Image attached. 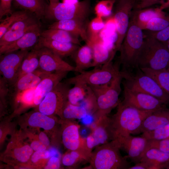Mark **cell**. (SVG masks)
<instances>
[{
  "mask_svg": "<svg viewBox=\"0 0 169 169\" xmlns=\"http://www.w3.org/2000/svg\"><path fill=\"white\" fill-rule=\"evenodd\" d=\"M140 0V1H141L142 0Z\"/></svg>",
  "mask_w": 169,
  "mask_h": 169,
  "instance_id": "91938a15",
  "label": "cell"
},
{
  "mask_svg": "<svg viewBox=\"0 0 169 169\" xmlns=\"http://www.w3.org/2000/svg\"><path fill=\"white\" fill-rule=\"evenodd\" d=\"M124 105L142 111H152L166 106L161 101L151 95L132 90L123 84Z\"/></svg>",
  "mask_w": 169,
  "mask_h": 169,
  "instance_id": "9a60e30c",
  "label": "cell"
},
{
  "mask_svg": "<svg viewBox=\"0 0 169 169\" xmlns=\"http://www.w3.org/2000/svg\"><path fill=\"white\" fill-rule=\"evenodd\" d=\"M142 30L130 18L128 29L119 50L120 55L118 63L122 64L125 69L137 68V59L144 39Z\"/></svg>",
  "mask_w": 169,
  "mask_h": 169,
  "instance_id": "277c9868",
  "label": "cell"
},
{
  "mask_svg": "<svg viewBox=\"0 0 169 169\" xmlns=\"http://www.w3.org/2000/svg\"><path fill=\"white\" fill-rule=\"evenodd\" d=\"M74 86L69 90L67 95V101L74 105H80L85 97L89 88L88 85L81 82H76Z\"/></svg>",
  "mask_w": 169,
  "mask_h": 169,
  "instance_id": "d590c367",
  "label": "cell"
},
{
  "mask_svg": "<svg viewBox=\"0 0 169 169\" xmlns=\"http://www.w3.org/2000/svg\"><path fill=\"white\" fill-rule=\"evenodd\" d=\"M40 29L29 32L14 42L0 47V55L34 47L41 35Z\"/></svg>",
  "mask_w": 169,
  "mask_h": 169,
  "instance_id": "cb8c5ba5",
  "label": "cell"
},
{
  "mask_svg": "<svg viewBox=\"0 0 169 169\" xmlns=\"http://www.w3.org/2000/svg\"><path fill=\"white\" fill-rule=\"evenodd\" d=\"M11 131V128L10 125L8 124L1 125L0 128V145L3 143L7 135L11 132H13Z\"/></svg>",
  "mask_w": 169,
  "mask_h": 169,
  "instance_id": "681fc988",
  "label": "cell"
},
{
  "mask_svg": "<svg viewBox=\"0 0 169 169\" xmlns=\"http://www.w3.org/2000/svg\"><path fill=\"white\" fill-rule=\"evenodd\" d=\"M138 26L142 30L156 32L162 30L169 26V15L162 17H156Z\"/></svg>",
  "mask_w": 169,
  "mask_h": 169,
  "instance_id": "ab89813d",
  "label": "cell"
},
{
  "mask_svg": "<svg viewBox=\"0 0 169 169\" xmlns=\"http://www.w3.org/2000/svg\"><path fill=\"white\" fill-rule=\"evenodd\" d=\"M29 16L27 11H18L13 12L9 16L1 20L0 23V38L8 29L16 22L24 19Z\"/></svg>",
  "mask_w": 169,
  "mask_h": 169,
  "instance_id": "74e56055",
  "label": "cell"
},
{
  "mask_svg": "<svg viewBox=\"0 0 169 169\" xmlns=\"http://www.w3.org/2000/svg\"><path fill=\"white\" fill-rule=\"evenodd\" d=\"M128 169H149V166L145 162L140 161L136 163L134 166H130Z\"/></svg>",
  "mask_w": 169,
  "mask_h": 169,
  "instance_id": "f5cc1de1",
  "label": "cell"
},
{
  "mask_svg": "<svg viewBox=\"0 0 169 169\" xmlns=\"http://www.w3.org/2000/svg\"><path fill=\"white\" fill-rule=\"evenodd\" d=\"M109 117L106 116L95 120L91 125V133L86 138L88 149L92 151L95 147L111 140L109 129Z\"/></svg>",
  "mask_w": 169,
  "mask_h": 169,
  "instance_id": "e0dca14e",
  "label": "cell"
},
{
  "mask_svg": "<svg viewBox=\"0 0 169 169\" xmlns=\"http://www.w3.org/2000/svg\"><path fill=\"white\" fill-rule=\"evenodd\" d=\"M87 19H70L56 21L48 28L63 29L81 38L86 43L89 41Z\"/></svg>",
  "mask_w": 169,
  "mask_h": 169,
  "instance_id": "7402d4cb",
  "label": "cell"
},
{
  "mask_svg": "<svg viewBox=\"0 0 169 169\" xmlns=\"http://www.w3.org/2000/svg\"><path fill=\"white\" fill-rule=\"evenodd\" d=\"M166 15V13L159 7L147 8L132 11L130 18L139 25L146 23L153 18L164 17Z\"/></svg>",
  "mask_w": 169,
  "mask_h": 169,
  "instance_id": "4dcf8cb0",
  "label": "cell"
},
{
  "mask_svg": "<svg viewBox=\"0 0 169 169\" xmlns=\"http://www.w3.org/2000/svg\"><path fill=\"white\" fill-rule=\"evenodd\" d=\"M166 69L169 72V65L167 68Z\"/></svg>",
  "mask_w": 169,
  "mask_h": 169,
  "instance_id": "6f0895ef",
  "label": "cell"
},
{
  "mask_svg": "<svg viewBox=\"0 0 169 169\" xmlns=\"http://www.w3.org/2000/svg\"><path fill=\"white\" fill-rule=\"evenodd\" d=\"M13 0H0V19L4 16L11 14L12 13L11 3Z\"/></svg>",
  "mask_w": 169,
  "mask_h": 169,
  "instance_id": "7dc6e473",
  "label": "cell"
},
{
  "mask_svg": "<svg viewBox=\"0 0 169 169\" xmlns=\"http://www.w3.org/2000/svg\"><path fill=\"white\" fill-rule=\"evenodd\" d=\"M148 140L142 136H133L131 135L127 137L120 142L121 148L127 154L125 156L136 163L140 161L146 147Z\"/></svg>",
  "mask_w": 169,
  "mask_h": 169,
  "instance_id": "ffe728a7",
  "label": "cell"
},
{
  "mask_svg": "<svg viewBox=\"0 0 169 169\" xmlns=\"http://www.w3.org/2000/svg\"><path fill=\"white\" fill-rule=\"evenodd\" d=\"M123 84L136 91L145 93L157 98L166 105L169 104V95L166 93L152 78L144 73L138 68L135 73L130 70L120 71Z\"/></svg>",
  "mask_w": 169,
  "mask_h": 169,
  "instance_id": "5b68a950",
  "label": "cell"
},
{
  "mask_svg": "<svg viewBox=\"0 0 169 169\" xmlns=\"http://www.w3.org/2000/svg\"><path fill=\"white\" fill-rule=\"evenodd\" d=\"M90 156L79 151L68 150L62 156L61 162L65 166H74L83 161H89Z\"/></svg>",
  "mask_w": 169,
  "mask_h": 169,
  "instance_id": "8d00e7d4",
  "label": "cell"
},
{
  "mask_svg": "<svg viewBox=\"0 0 169 169\" xmlns=\"http://www.w3.org/2000/svg\"><path fill=\"white\" fill-rule=\"evenodd\" d=\"M69 84L61 82L36 107L37 110L48 115H57L60 117L63 108L67 101Z\"/></svg>",
  "mask_w": 169,
  "mask_h": 169,
  "instance_id": "8fae6325",
  "label": "cell"
},
{
  "mask_svg": "<svg viewBox=\"0 0 169 169\" xmlns=\"http://www.w3.org/2000/svg\"><path fill=\"white\" fill-rule=\"evenodd\" d=\"M39 58V68L45 71H74L75 67L62 59V58L50 49L44 47L38 49Z\"/></svg>",
  "mask_w": 169,
  "mask_h": 169,
  "instance_id": "2e32d148",
  "label": "cell"
},
{
  "mask_svg": "<svg viewBox=\"0 0 169 169\" xmlns=\"http://www.w3.org/2000/svg\"><path fill=\"white\" fill-rule=\"evenodd\" d=\"M22 118L23 120L21 126L23 128L28 127L33 130L42 128L54 141H61L60 119L55 115H47L36 110L25 114Z\"/></svg>",
  "mask_w": 169,
  "mask_h": 169,
  "instance_id": "30bf717a",
  "label": "cell"
},
{
  "mask_svg": "<svg viewBox=\"0 0 169 169\" xmlns=\"http://www.w3.org/2000/svg\"><path fill=\"white\" fill-rule=\"evenodd\" d=\"M116 0H102L95 5L94 10L96 16L102 18L110 16Z\"/></svg>",
  "mask_w": 169,
  "mask_h": 169,
  "instance_id": "60d3db41",
  "label": "cell"
},
{
  "mask_svg": "<svg viewBox=\"0 0 169 169\" xmlns=\"http://www.w3.org/2000/svg\"><path fill=\"white\" fill-rule=\"evenodd\" d=\"M25 138L23 132L14 131L6 150L1 156V160L16 167L26 168L34 151Z\"/></svg>",
  "mask_w": 169,
  "mask_h": 169,
  "instance_id": "52a82bcc",
  "label": "cell"
},
{
  "mask_svg": "<svg viewBox=\"0 0 169 169\" xmlns=\"http://www.w3.org/2000/svg\"><path fill=\"white\" fill-rule=\"evenodd\" d=\"M148 140H160L169 138V123L153 131L142 133Z\"/></svg>",
  "mask_w": 169,
  "mask_h": 169,
  "instance_id": "b9f144b4",
  "label": "cell"
},
{
  "mask_svg": "<svg viewBox=\"0 0 169 169\" xmlns=\"http://www.w3.org/2000/svg\"><path fill=\"white\" fill-rule=\"evenodd\" d=\"M150 148H156L169 153V138L160 140H148L146 149Z\"/></svg>",
  "mask_w": 169,
  "mask_h": 169,
  "instance_id": "f6af8a7d",
  "label": "cell"
},
{
  "mask_svg": "<svg viewBox=\"0 0 169 169\" xmlns=\"http://www.w3.org/2000/svg\"><path fill=\"white\" fill-rule=\"evenodd\" d=\"M36 87L19 92L9 93V96L13 100L14 107L13 114H20L30 107H34V98Z\"/></svg>",
  "mask_w": 169,
  "mask_h": 169,
  "instance_id": "83f0119b",
  "label": "cell"
},
{
  "mask_svg": "<svg viewBox=\"0 0 169 169\" xmlns=\"http://www.w3.org/2000/svg\"><path fill=\"white\" fill-rule=\"evenodd\" d=\"M51 73L38 68L19 78L13 85L9 87V93L19 92L36 87L41 80Z\"/></svg>",
  "mask_w": 169,
  "mask_h": 169,
  "instance_id": "d4e9b609",
  "label": "cell"
},
{
  "mask_svg": "<svg viewBox=\"0 0 169 169\" xmlns=\"http://www.w3.org/2000/svg\"><path fill=\"white\" fill-rule=\"evenodd\" d=\"M105 26V22L102 18L96 16L93 18L88 23L87 26L89 39L99 36Z\"/></svg>",
  "mask_w": 169,
  "mask_h": 169,
  "instance_id": "ee69618b",
  "label": "cell"
},
{
  "mask_svg": "<svg viewBox=\"0 0 169 169\" xmlns=\"http://www.w3.org/2000/svg\"><path fill=\"white\" fill-rule=\"evenodd\" d=\"M79 46L72 43L60 42L46 38L40 35L33 48L38 49L46 48L62 58L72 56Z\"/></svg>",
  "mask_w": 169,
  "mask_h": 169,
  "instance_id": "603a6c76",
  "label": "cell"
},
{
  "mask_svg": "<svg viewBox=\"0 0 169 169\" xmlns=\"http://www.w3.org/2000/svg\"><path fill=\"white\" fill-rule=\"evenodd\" d=\"M28 51L20 50L0 55V74L9 87L17 80L22 62Z\"/></svg>",
  "mask_w": 169,
  "mask_h": 169,
  "instance_id": "5bb4252c",
  "label": "cell"
},
{
  "mask_svg": "<svg viewBox=\"0 0 169 169\" xmlns=\"http://www.w3.org/2000/svg\"><path fill=\"white\" fill-rule=\"evenodd\" d=\"M91 47L93 54L92 67L101 66L110 61H112L115 53L113 50L109 48L104 44L100 36L90 38L86 43Z\"/></svg>",
  "mask_w": 169,
  "mask_h": 169,
  "instance_id": "d6986e66",
  "label": "cell"
},
{
  "mask_svg": "<svg viewBox=\"0 0 169 169\" xmlns=\"http://www.w3.org/2000/svg\"><path fill=\"white\" fill-rule=\"evenodd\" d=\"M92 152L89 162L94 169H126L130 167L120 150L121 145L116 140H112L95 147Z\"/></svg>",
  "mask_w": 169,
  "mask_h": 169,
  "instance_id": "7a4b0ae2",
  "label": "cell"
},
{
  "mask_svg": "<svg viewBox=\"0 0 169 169\" xmlns=\"http://www.w3.org/2000/svg\"><path fill=\"white\" fill-rule=\"evenodd\" d=\"M80 104L86 109L88 115H93L97 111V105L96 97L90 86L85 97Z\"/></svg>",
  "mask_w": 169,
  "mask_h": 169,
  "instance_id": "7bdbcfd3",
  "label": "cell"
},
{
  "mask_svg": "<svg viewBox=\"0 0 169 169\" xmlns=\"http://www.w3.org/2000/svg\"><path fill=\"white\" fill-rule=\"evenodd\" d=\"M88 113L86 109L80 105H74L67 101L62 110L60 119L74 120L85 118Z\"/></svg>",
  "mask_w": 169,
  "mask_h": 169,
  "instance_id": "836d02e7",
  "label": "cell"
},
{
  "mask_svg": "<svg viewBox=\"0 0 169 169\" xmlns=\"http://www.w3.org/2000/svg\"><path fill=\"white\" fill-rule=\"evenodd\" d=\"M39 67L38 50L33 48L28 52L22 62L18 72L17 80L24 75L34 71Z\"/></svg>",
  "mask_w": 169,
  "mask_h": 169,
  "instance_id": "1f68e13d",
  "label": "cell"
},
{
  "mask_svg": "<svg viewBox=\"0 0 169 169\" xmlns=\"http://www.w3.org/2000/svg\"><path fill=\"white\" fill-rule=\"evenodd\" d=\"M136 0H118L114 15L117 38L115 51H119L128 29L132 9Z\"/></svg>",
  "mask_w": 169,
  "mask_h": 169,
  "instance_id": "4fadbf2b",
  "label": "cell"
},
{
  "mask_svg": "<svg viewBox=\"0 0 169 169\" xmlns=\"http://www.w3.org/2000/svg\"><path fill=\"white\" fill-rule=\"evenodd\" d=\"M169 123V109L166 106L156 110L143 121L139 133L153 131Z\"/></svg>",
  "mask_w": 169,
  "mask_h": 169,
  "instance_id": "484cf974",
  "label": "cell"
},
{
  "mask_svg": "<svg viewBox=\"0 0 169 169\" xmlns=\"http://www.w3.org/2000/svg\"><path fill=\"white\" fill-rule=\"evenodd\" d=\"M38 137L39 140L45 145L47 148L50 146V142L47 133L44 131H38Z\"/></svg>",
  "mask_w": 169,
  "mask_h": 169,
  "instance_id": "816d5d0a",
  "label": "cell"
},
{
  "mask_svg": "<svg viewBox=\"0 0 169 169\" xmlns=\"http://www.w3.org/2000/svg\"><path fill=\"white\" fill-rule=\"evenodd\" d=\"M40 29L36 21L30 16L13 24L0 38V47L11 43L31 31Z\"/></svg>",
  "mask_w": 169,
  "mask_h": 169,
  "instance_id": "ac0fdd59",
  "label": "cell"
},
{
  "mask_svg": "<svg viewBox=\"0 0 169 169\" xmlns=\"http://www.w3.org/2000/svg\"><path fill=\"white\" fill-rule=\"evenodd\" d=\"M118 63L113 64L110 61L100 68L91 70H84L79 74L68 79L65 82L70 84L79 82L90 87H95L110 84L120 74Z\"/></svg>",
  "mask_w": 169,
  "mask_h": 169,
  "instance_id": "9c48e42d",
  "label": "cell"
},
{
  "mask_svg": "<svg viewBox=\"0 0 169 169\" xmlns=\"http://www.w3.org/2000/svg\"><path fill=\"white\" fill-rule=\"evenodd\" d=\"M166 10H167V11H168L169 12V8L166 9Z\"/></svg>",
  "mask_w": 169,
  "mask_h": 169,
  "instance_id": "680465c9",
  "label": "cell"
},
{
  "mask_svg": "<svg viewBox=\"0 0 169 169\" xmlns=\"http://www.w3.org/2000/svg\"><path fill=\"white\" fill-rule=\"evenodd\" d=\"M160 9L163 10L169 8V0H166L165 2H162L161 5L159 7Z\"/></svg>",
  "mask_w": 169,
  "mask_h": 169,
  "instance_id": "db71d44e",
  "label": "cell"
},
{
  "mask_svg": "<svg viewBox=\"0 0 169 169\" xmlns=\"http://www.w3.org/2000/svg\"><path fill=\"white\" fill-rule=\"evenodd\" d=\"M75 64V72L80 73L92 67L93 54L91 49L86 44L79 47L72 55Z\"/></svg>",
  "mask_w": 169,
  "mask_h": 169,
  "instance_id": "f1b7e54d",
  "label": "cell"
},
{
  "mask_svg": "<svg viewBox=\"0 0 169 169\" xmlns=\"http://www.w3.org/2000/svg\"><path fill=\"white\" fill-rule=\"evenodd\" d=\"M169 50V40L165 42L162 43Z\"/></svg>",
  "mask_w": 169,
  "mask_h": 169,
  "instance_id": "11a10c76",
  "label": "cell"
},
{
  "mask_svg": "<svg viewBox=\"0 0 169 169\" xmlns=\"http://www.w3.org/2000/svg\"><path fill=\"white\" fill-rule=\"evenodd\" d=\"M162 0H142L136 6V9H142L160 3Z\"/></svg>",
  "mask_w": 169,
  "mask_h": 169,
  "instance_id": "f907efd6",
  "label": "cell"
},
{
  "mask_svg": "<svg viewBox=\"0 0 169 169\" xmlns=\"http://www.w3.org/2000/svg\"><path fill=\"white\" fill-rule=\"evenodd\" d=\"M61 161L59 158L53 156L50 157L44 167L45 169H58L60 168Z\"/></svg>",
  "mask_w": 169,
  "mask_h": 169,
  "instance_id": "c3c4849f",
  "label": "cell"
},
{
  "mask_svg": "<svg viewBox=\"0 0 169 169\" xmlns=\"http://www.w3.org/2000/svg\"><path fill=\"white\" fill-rule=\"evenodd\" d=\"M146 36L151 37L164 43L169 40V26L164 29L156 32L148 31L145 34Z\"/></svg>",
  "mask_w": 169,
  "mask_h": 169,
  "instance_id": "bcb514c9",
  "label": "cell"
},
{
  "mask_svg": "<svg viewBox=\"0 0 169 169\" xmlns=\"http://www.w3.org/2000/svg\"><path fill=\"white\" fill-rule=\"evenodd\" d=\"M122 79L120 72L110 84L90 87L95 95L97 105V110L93 115L94 120L108 116L111 110L118 106Z\"/></svg>",
  "mask_w": 169,
  "mask_h": 169,
  "instance_id": "8992f818",
  "label": "cell"
},
{
  "mask_svg": "<svg viewBox=\"0 0 169 169\" xmlns=\"http://www.w3.org/2000/svg\"><path fill=\"white\" fill-rule=\"evenodd\" d=\"M90 0H83L75 3L59 1L49 3L45 16L56 21L70 19H87L90 11Z\"/></svg>",
  "mask_w": 169,
  "mask_h": 169,
  "instance_id": "ba28073f",
  "label": "cell"
},
{
  "mask_svg": "<svg viewBox=\"0 0 169 169\" xmlns=\"http://www.w3.org/2000/svg\"><path fill=\"white\" fill-rule=\"evenodd\" d=\"M50 157V152L47 149L34 151L31 156L27 167L44 168Z\"/></svg>",
  "mask_w": 169,
  "mask_h": 169,
  "instance_id": "f35d334b",
  "label": "cell"
},
{
  "mask_svg": "<svg viewBox=\"0 0 169 169\" xmlns=\"http://www.w3.org/2000/svg\"><path fill=\"white\" fill-rule=\"evenodd\" d=\"M140 69L145 74L154 79L169 95V72L166 69L156 70L147 68Z\"/></svg>",
  "mask_w": 169,
  "mask_h": 169,
  "instance_id": "e575fe53",
  "label": "cell"
},
{
  "mask_svg": "<svg viewBox=\"0 0 169 169\" xmlns=\"http://www.w3.org/2000/svg\"><path fill=\"white\" fill-rule=\"evenodd\" d=\"M41 36L45 38L55 41L72 43L81 45L78 36L61 29L48 28L41 32Z\"/></svg>",
  "mask_w": 169,
  "mask_h": 169,
  "instance_id": "f546056e",
  "label": "cell"
},
{
  "mask_svg": "<svg viewBox=\"0 0 169 169\" xmlns=\"http://www.w3.org/2000/svg\"><path fill=\"white\" fill-rule=\"evenodd\" d=\"M169 65V50L165 45L154 38L144 37L137 59V67L159 70L166 69Z\"/></svg>",
  "mask_w": 169,
  "mask_h": 169,
  "instance_id": "3957f363",
  "label": "cell"
},
{
  "mask_svg": "<svg viewBox=\"0 0 169 169\" xmlns=\"http://www.w3.org/2000/svg\"><path fill=\"white\" fill-rule=\"evenodd\" d=\"M16 3L24 10L34 13L38 18L45 16L47 5L43 0H14Z\"/></svg>",
  "mask_w": 169,
  "mask_h": 169,
  "instance_id": "d6a6232c",
  "label": "cell"
},
{
  "mask_svg": "<svg viewBox=\"0 0 169 169\" xmlns=\"http://www.w3.org/2000/svg\"><path fill=\"white\" fill-rule=\"evenodd\" d=\"M68 72L67 71L52 72L41 81L35 90L34 98L35 107L38 106L45 96L61 82Z\"/></svg>",
  "mask_w": 169,
  "mask_h": 169,
  "instance_id": "44dd1931",
  "label": "cell"
},
{
  "mask_svg": "<svg viewBox=\"0 0 169 169\" xmlns=\"http://www.w3.org/2000/svg\"><path fill=\"white\" fill-rule=\"evenodd\" d=\"M155 110H141L120 102L116 112L109 117V129L111 140H116L120 143L131 134L139 133L143 120Z\"/></svg>",
  "mask_w": 169,
  "mask_h": 169,
  "instance_id": "6da1fadb",
  "label": "cell"
},
{
  "mask_svg": "<svg viewBox=\"0 0 169 169\" xmlns=\"http://www.w3.org/2000/svg\"><path fill=\"white\" fill-rule=\"evenodd\" d=\"M140 161L146 163L149 169L166 168L169 164V153L154 148L146 149Z\"/></svg>",
  "mask_w": 169,
  "mask_h": 169,
  "instance_id": "4316f807",
  "label": "cell"
},
{
  "mask_svg": "<svg viewBox=\"0 0 169 169\" xmlns=\"http://www.w3.org/2000/svg\"><path fill=\"white\" fill-rule=\"evenodd\" d=\"M59 1V0H49V3L56 2Z\"/></svg>",
  "mask_w": 169,
  "mask_h": 169,
  "instance_id": "9f6ffc18",
  "label": "cell"
},
{
  "mask_svg": "<svg viewBox=\"0 0 169 169\" xmlns=\"http://www.w3.org/2000/svg\"><path fill=\"white\" fill-rule=\"evenodd\" d=\"M61 141L68 150L78 151L90 155L92 151L87 148L86 138L79 133L80 126L74 120L60 119Z\"/></svg>",
  "mask_w": 169,
  "mask_h": 169,
  "instance_id": "7c38bea8",
  "label": "cell"
}]
</instances>
